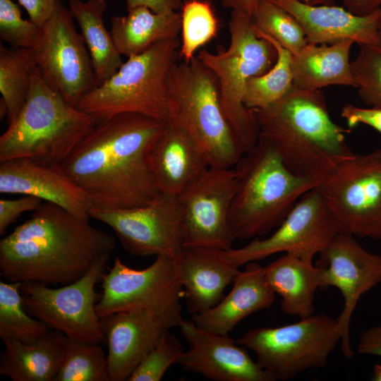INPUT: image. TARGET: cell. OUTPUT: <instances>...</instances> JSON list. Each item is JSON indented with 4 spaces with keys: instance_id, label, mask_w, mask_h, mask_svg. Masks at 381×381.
Instances as JSON below:
<instances>
[{
    "instance_id": "6da1fadb",
    "label": "cell",
    "mask_w": 381,
    "mask_h": 381,
    "mask_svg": "<svg viewBox=\"0 0 381 381\" xmlns=\"http://www.w3.org/2000/svg\"><path fill=\"white\" fill-rule=\"evenodd\" d=\"M166 123L135 113L97 121L59 165L95 209L145 206L160 193L149 157Z\"/></svg>"
},
{
    "instance_id": "7a4b0ae2",
    "label": "cell",
    "mask_w": 381,
    "mask_h": 381,
    "mask_svg": "<svg viewBox=\"0 0 381 381\" xmlns=\"http://www.w3.org/2000/svg\"><path fill=\"white\" fill-rule=\"evenodd\" d=\"M116 238L60 206L44 202L0 241V274L8 282L47 286L82 277Z\"/></svg>"
},
{
    "instance_id": "3957f363",
    "label": "cell",
    "mask_w": 381,
    "mask_h": 381,
    "mask_svg": "<svg viewBox=\"0 0 381 381\" xmlns=\"http://www.w3.org/2000/svg\"><path fill=\"white\" fill-rule=\"evenodd\" d=\"M250 111L259 135L272 144L296 176L320 183L356 155L346 143L351 129L332 120L320 90L293 87L268 107Z\"/></svg>"
},
{
    "instance_id": "277c9868",
    "label": "cell",
    "mask_w": 381,
    "mask_h": 381,
    "mask_svg": "<svg viewBox=\"0 0 381 381\" xmlns=\"http://www.w3.org/2000/svg\"><path fill=\"white\" fill-rule=\"evenodd\" d=\"M234 169L238 183L229 224L234 240L256 238L277 229L302 195L320 184L293 174L260 135Z\"/></svg>"
},
{
    "instance_id": "5b68a950",
    "label": "cell",
    "mask_w": 381,
    "mask_h": 381,
    "mask_svg": "<svg viewBox=\"0 0 381 381\" xmlns=\"http://www.w3.org/2000/svg\"><path fill=\"white\" fill-rule=\"evenodd\" d=\"M96 123L51 88L36 67L25 105L0 137V162L24 158L61 164Z\"/></svg>"
},
{
    "instance_id": "8992f818",
    "label": "cell",
    "mask_w": 381,
    "mask_h": 381,
    "mask_svg": "<svg viewBox=\"0 0 381 381\" xmlns=\"http://www.w3.org/2000/svg\"><path fill=\"white\" fill-rule=\"evenodd\" d=\"M167 93V121L190 135L210 167H234L246 150L224 114L214 73L198 56L176 61L169 73Z\"/></svg>"
},
{
    "instance_id": "52a82bcc",
    "label": "cell",
    "mask_w": 381,
    "mask_h": 381,
    "mask_svg": "<svg viewBox=\"0 0 381 381\" xmlns=\"http://www.w3.org/2000/svg\"><path fill=\"white\" fill-rule=\"evenodd\" d=\"M180 47L177 37L128 57L111 78L84 95L75 107L97 122L124 113L167 122V79Z\"/></svg>"
},
{
    "instance_id": "ba28073f",
    "label": "cell",
    "mask_w": 381,
    "mask_h": 381,
    "mask_svg": "<svg viewBox=\"0 0 381 381\" xmlns=\"http://www.w3.org/2000/svg\"><path fill=\"white\" fill-rule=\"evenodd\" d=\"M230 44L226 49L211 53L201 50L198 57L216 75L224 114L245 148H253L259 138V130L250 109L243 104L248 80L268 71L277 54L274 47L259 37L252 16L233 10L229 23Z\"/></svg>"
},
{
    "instance_id": "9c48e42d",
    "label": "cell",
    "mask_w": 381,
    "mask_h": 381,
    "mask_svg": "<svg viewBox=\"0 0 381 381\" xmlns=\"http://www.w3.org/2000/svg\"><path fill=\"white\" fill-rule=\"evenodd\" d=\"M340 340L337 320L320 314L284 326L251 329L236 341L252 350L256 363L276 380H286L325 367Z\"/></svg>"
},
{
    "instance_id": "30bf717a",
    "label": "cell",
    "mask_w": 381,
    "mask_h": 381,
    "mask_svg": "<svg viewBox=\"0 0 381 381\" xmlns=\"http://www.w3.org/2000/svg\"><path fill=\"white\" fill-rule=\"evenodd\" d=\"M102 293L96 311L102 318L111 314L141 308L155 313L171 328L183 320L181 298L182 284L175 260L159 255L147 267H129L119 258L102 280Z\"/></svg>"
},
{
    "instance_id": "8fae6325",
    "label": "cell",
    "mask_w": 381,
    "mask_h": 381,
    "mask_svg": "<svg viewBox=\"0 0 381 381\" xmlns=\"http://www.w3.org/2000/svg\"><path fill=\"white\" fill-rule=\"evenodd\" d=\"M317 189L340 233L381 239V149L344 162Z\"/></svg>"
},
{
    "instance_id": "7c38bea8",
    "label": "cell",
    "mask_w": 381,
    "mask_h": 381,
    "mask_svg": "<svg viewBox=\"0 0 381 381\" xmlns=\"http://www.w3.org/2000/svg\"><path fill=\"white\" fill-rule=\"evenodd\" d=\"M110 255H102L82 277L62 287L23 283L24 307L48 327L67 337L103 344L106 338L96 311L95 286L106 273Z\"/></svg>"
},
{
    "instance_id": "4fadbf2b",
    "label": "cell",
    "mask_w": 381,
    "mask_h": 381,
    "mask_svg": "<svg viewBox=\"0 0 381 381\" xmlns=\"http://www.w3.org/2000/svg\"><path fill=\"white\" fill-rule=\"evenodd\" d=\"M68 8L59 3L30 49L45 83L75 106L97 86L91 58Z\"/></svg>"
},
{
    "instance_id": "5bb4252c",
    "label": "cell",
    "mask_w": 381,
    "mask_h": 381,
    "mask_svg": "<svg viewBox=\"0 0 381 381\" xmlns=\"http://www.w3.org/2000/svg\"><path fill=\"white\" fill-rule=\"evenodd\" d=\"M339 233L337 224L316 187L302 195L270 236L256 237L241 248L214 250L221 259L238 268L278 253L313 259Z\"/></svg>"
},
{
    "instance_id": "9a60e30c",
    "label": "cell",
    "mask_w": 381,
    "mask_h": 381,
    "mask_svg": "<svg viewBox=\"0 0 381 381\" xmlns=\"http://www.w3.org/2000/svg\"><path fill=\"white\" fill-rule=\"evenodd\" d=\"M237 183L234 169L209 167L176 195L183 248H232L229 215Z\"/></svg>"
},
{
    "instance_id": "2e32d148",
    "label": "cell",
    "mask_w": 381,
    "mask_h": 381,
    "mask_svg": "<svg viewBox=\"0 0 381 381\" xmlns=\"http://www.w3.org/2000/svg\"><path fill=\"white\" fill-rule=\"evenodd\" d=\"M90 218L109 226L131 255L175 259L183 249L177 196L160 192L149 204L124 210L92 208Z\"/></svg>"
},
{
    "instance_id": "e0dca14e",
    "label": "cell",
    "mask_w": 381,
    "mask_h": 381,
    "mask_svg": "<svg viewBox=\"0 0 381 381\" xmlns=\"http://www.w3.org/2000/svg\"><path fill=\"white\" fill-rule=\"evenodd\" d=\"M316 265L320 273V289L336 287L342 295L343 309L336 320L342 354L351 359V317L360 298L381 282V255L366 250L354 236L339 233L319 253Z\"/></svg>"
},
{
    "instance_id": "ac0fdd59",
    "label": "cell",
    "mask_w": 381,
    "mask_h": 381,
    "mask_svg": "<svg viewBox=\"0 0 381 381\" xmlns=\"http://www.w3.org/2000/svg\"><path fill=\"white\" fill-rule=\"evenodd\" d=\"M179 327L188 345L177 363L183 370L214 381L276 380L229 335L203 331L192 320H183Z\"/></svg>"
},
{
    "instance_id": "d6986e66",
    "label": "cell",
    "mask_w": 381,
    "mask_h": 381,
    "mask_svg": "<svg viewBox=\"0 0 381 381\" xmlns=\"http://www.w3.org/2000/svg\"><path fill=\"white\" fill-rule=\"evenodd\" d=\"M100 320L108 347L110 381L127 380L171 329L159 315L141 308L116 313Z\"/></svg>"
},
{
    "instance_id": "ffe728a7",
    "label": "cell",
    "mask_w": 381,
    "mask_h": 381,
    "mask_svg": "<svg viewBox=\"0 0 381 381\" xmlns=\"http://www.w3.org/2000/svg\"><path fill=\"white\" fill-rule=\"evenodd\" d=\"M0 193L35 196L87 221L93 208L88 195L59 164L45 165L24 158L0 162Z\"/></svg>"
},
{
    "instance_id": "44dd1931",
    "label": "cell",
    "mask_w": 381,
    "mask_h": 381,
    "mask_svg": "<svg viewBox=\"0 0 381 381\" xmlns=\"http://www.w3.org/2000/svg\"><path fill=\"white\" fill-rule=\"evenodd\" d=\"M293 16L302 28L308 43L332 44L352 40L379 46L381 8L367 16H357L344 6L309 5L298 0H270Z\"/></svg>"
},
{
    "instance_id": "7402d4cb",
    "label": "cell",
    "mask_w": 381,
    "mask_h": 381,
    "mask_svg": "<svg viewBox=\"0 0 381 381\" xmlns=\"http://www.w3.org/2000/svg\"><path fill=\"white\" fill-rule=\"evenodd\" d=\"M274 300L275 294L266 282L264 267L250 262L237 272L228 295L209 310L193 314L191 320L203 331L229 335L243 318L270 308Z\"/></svg>"
},
{
    "instance_id": "603a6c76",
    "label": "cell",
    "mask_w": 381,
    "mask_h": 381,
    "mask_svg": "<svg viewBox=\"0 0 381 381\" xmlns=\"http://www.w3.org/2000/svg\"><path fill=\"white\" fill-rule=\"evenodd\" d=\"M149 157L159 190L174 195L210 167L190 135L169 121L152 146Z\"/></svg>"
},
{
    "instance_id": "cb8c5ba5",
    "label": "cell",
    "mask_w": 381,
    "mask_h": 381,
    "mask_svg": "<svg viewBox=\"0 0 381 381\" xmlns=\"http://www.w3.org/2000/svg\"><path fill=\"white\" fill-rule=\"evenodd\" d=\"M174 260L185 288L188 311L193 315L217 305L239 271L221 259L214 250L183 248Z\"/></svg>"
},
{
    "instance_id": "d4e9b609",
    "label": "cell",
    "mask_w": 381,
    "mask_h": 381,
    "mask_svg": "<svg viewBox=\"0 0 381 381\" xmlns=\"http://www.w3.org/2000/svg\"><path fill=\"white\" fill-rule=\"evenodd\" d=\"M264 273L269 286L281 297L280 308L284 313L299 318L313 315L320 273L313 258L284 253L264 267Z\"/></svg>"
},
{
    "instance_id": "484cf974",
    "label": "cell",
    "mask_w": 381,
    "mask_h": 381,
    "mask_svg": "<svg viewBox=\"0 0 381 381\" xmlns=\"http://www.w3.org/2000/svg\"><path fill=\"white\" fill-rule=\"evenodd\" d=\"M352 40L332 44L307 43L292 54L293 86L306 90H315L332 85L356 87L351 71L349 54Z\"/></svg>"
},
{
    "instance_id": "4316f807",
    "label": "cell",
    "mask_w": 381,
    "mask_h": 381,
    "mask_svg": "<svg viewBox=\"0 0 381 381\" xmlns=\"http://www.w3.org/2000/svg\"><path fill=\"white\" fill-rule=\"evenodd\" d=\"M65 337L53 329L32 343L2 340L5 348L0 356V375L13 381H54Z\"/></svg>"
},
{
    "instance_id": "83f0119b",
    "label": "cell",
    "mask_w": 381,
    "mask_h": 381,
    "mask_svg": "<svg viewBox=\"0 0 381 381\" xmlns=\"http://www.w3.org/2000/svg\"><path fill=\"white\" fill-rule=\"evenodd\" d=\"M110 32L121 55L139 54L156 42L178 37L181 28V13H157L140 6L124 16L111 18Z\"/></svg>"
},
{
    "instance_id": "f1b7e54d",
    "label": "cell",
    "mask_w": 381,
    "mask_h": 381,
    "mask_svg": "<svg viewBox=\"0 0 381 381\" xmlns=\"http://www.w3.org/2000/svg\"><path fill=\"white\" fill-rule=\"evenodd\" d=\"M68 8L80 29L98 86L111 78L123 63L104 23L106 0H68Z\"/></svg>"
},
{
    "instance_id": "f546056e",
    "label": "cell",
    "mask_w": 381,
    "mask_h": 381,
    "mask_svg": "<svg viewBox=\"0 0 381 381\" xmlns=\"http://www.w3.org/2000/svg\"><path fill=\"white\" fill-rule=\"evenodd\" d=\"M36 67L30 49L0 44L1 102L6 108L8 124L17 117L27 101Z\"/></svg>"
},
{
    "instance_id": "4dcf8cb0",
    "label": "cell",
    "mask_w": 381,
    "mask_h": 381,
    "mask_svg": "<svg viewBox=\"0 0 381 381\" xmlns=\"http://www.w3.org/2000/svg\"><path fill=\"white\" fill-rule=\"evenodd\" d=\"M255 32L259 37L265 39L274 47L277 57L268 71L248 80L243 104L248 109L265 108L284 97L294 87L292 54L270 35L256 29Z\"/></svg>"
},
{
    "instance_id": "1f68e13d",
    "label": "cell",
    "mask_w": 381,
    "mask_h": 381,
    "mask_svg": "<svg viewBox=\"0 0 381 381\" xmlns=\"http://www.w3.org/2000/svg\"><path fill=\"white\" fill-rule=\"evenodd\" d=\"M101 344L66 337L54 381H110L107 356Z\"/></svg>"
},
{
    "instance_id": "d6a6232c",
    "label": "cell",
    "mask_w": 381,
    "mask_h": 381,
    "mask_svg": "<svg viewBox=\"0 0 381 381\" xmlns=\"http://www.w3.org/2000/svg\"><path fill=\"white\" fill-rule=\"evenodd\" d=\"M22 282H0V337L32 343L49 330L47 325L25 313L20 292Z\"/></svg>"
},
{
    "instance_id": "836d02e7",
    "label": "cell",
    "mask_w": 381,
    "mask_h": 381,
    "mask_svg": "<svg viewBox=\"0 0 381 381\" xmlns=\"http://www.w3.org/2000/svg\"><path fill=\"white\" fill-rule=\"evenodd\" d=\"M181 42L179 55L185 61L195 57V52L216 37L219 22L207 0H187L181 8Z\"/></svg>"
},
{
    "instance_id": "e575fe53",
    "label": "cell",
    "mask_w": 381,
    "mask_h": 381,
    "mask_svg": "<svg viewBox=\"0 0 381 381\" xmlns=\"http://www.w3.org/2000/svg\"><path fill=\"white\" fill-rule=\"evenodd\" d=\"M252 20L257 30L272 37L292 54L308 43L296 18L270 0L260 2L252 16Z\"/></svg>"
},
{
    "instance_id": "d590c367",
    "label": "cell",
    "mask_w": 381,
    "mask_h": 381,
    "mask_svg": "<svg viewBox=\"0 0 381 381\" xmlns=\"http://www.w3.org/2000/svg\"><path fill=\"white\" fill-rule=\"evenodd\" d=\"M359 46L357 56L350 64L358 94L365 104L381 107V47Z\"/></svg>"
},
{
    "instance_id": "8d00e7d4",
    "label": "cell",
    "mask_w": 381,
    "mask_h": 381,
    "mask_svg": "<svg viewBox=\"0 0 381 381\" xmlns=\"http://www.w3.org/2000/svg\"><path fill=\"white\" fill-rule=\"evenodd\" d=\"M185 350L176 336L167 332L158 345L147 353L128 381H159L169 367L177 363Z\"/></svg>"
},
{
    "instance_id": "74e56055",
    "label": "cell",
    "mask_w": 381,
    "mask_h": 381,
    "mask_svg": "<svg viewBox=\"0 0 381 381\" xmlns=\"http://www.w3.org/2000/svg\"><path fill=\"white\" fill-rule=\"evenodd\" d=\"M40 32L39 26L22 18L12 0H0V37L3 41L13 48L31 49Z\"/></svg>"
},
{
    "instance_id": "f35d334b",
    "label": "cell",
    "mask_w": 381,
    "mask_h": 381,
    "mask_svg": "<svg viewBox=\"0 0 381 381\" xmlns=\"http://www.w3.org/2000/svg\"><path fill=\"white\" fill-rule=\"evenodd\" d=\"M42 200L31 195H23L16 200H0V234L3 235L9 225L23 212L35 211L42 204Z\"/></svg>"
},
{
    "instance_id": "ab89813d",
    "label": "cell",
    "mask_w": 381,
    "mask_h": 381,
    "mask_svg": "<svg viewBox=\"0 0 381 381\" xmlns=\"http://www.w3.org/2000/svg\"><path fill=\"white\" fill-rule=\"evenodd\" d=\"M341 116L346 120L349 129L363 123L381 133V107L363 108L346 104L341 109Z\"/></svg>"
},
{
    "instance_id": "60d3db41",
    "label": "cell",
    "mask_w": 381,
    "mask_h": 381,
    "mask_svg": "<svg viewBox=\"0 0 381 381\" xmlns=\"http://www.w3.org/2000/svg\"><path fill=\"white\" fill-rule=\"evenodd\" d=\"M26 10L29 19L41 28L54 12L59 0H18Z\"/></svg>"
},
{
    "instance_id": "b9f144b4",
    "label": "cell",
    "mask_w": 381,
    "mask_h": 381,
    "mask_svg": "<svg viewBox=\"0 0 381 381\" xmlns=\"http://www.w3.org/2000/svg\"><path fill=\"white\" fill-rule=\"evenodd\" d=\"M357 351L360 354L381 357V324L361 333Z\"/></svg>"
},
{
    "instance_id": "7bdbcfd3",
    "label": "cell",
    "mask_w": 381,
    "mask_h": 381,
    "mask_svg": "<svg viewBox=\"0 0 381 381\" xmlns=\"http://www.w3.org/2000/svg\"><path fill=\"white\" fill-rule=\"evenodd\" d=\"M127 11L144 6L154 13H166L181 9L183 3L181 0H125Z\"/></svg>"
},
{
    "instance_id": "ee69618b",
    "label": "cell",
    "mask_w": 381,
    "mask_h": 381,
    "mask_svg": "<svg viewBox=\"0 0 381 381\" xmlns=\"http://www.w3.org/2000/svg\"><path fill=\"white\" fill-rule=\"evenodd\" d=\"M343 6L357 16H367L381 8V0H340Z\"/></svg>"
},
{
    "instance_id": "f6af8a7d",
    "label": "cell",
    "mask_w": 381,
    "mask_h": 381,
    "mask_svg": "<svg viewBox=\"0 0 381 381\" xmlns=\"http://www.w3.org/2000/svg\"><path fill=\"white\" fill-rule=\"evenodd\" d=\"M263 0H221L223 6L239 11L252 16Z\"/></svg>"
},
{
    "instance_id": "bcb514c9",
    "label": "cell",
    "mask_w": 381,
    "mask_h": 381,
    "mask_svg": "<svg viewBox=\"0 0 381 381\" xmlns=\"http://www.w3.org/2000/svg\"><path fill=\"white\" fill-rule=\"evenodd\" d=\"M309 5H332L336 0H298Z\"/></svg>"
},
{
    "instance_id": "7dc6e473",
    "label": "cell",
    "mask_w": 381,
    "mask_h": 381,
    "mask_svg": "<svg viewBox=\"0 0 381 381\" xmlns=\"http://www.w3.org/2000/svg\"><path fill=\"white\" fill-rule=\"evenodd\" d=\"M373 380L381 381V365L376 364L373 367Z\"/></svg>"
},
{
    "instance_id": "c3c4849f",
    "label": "cell",
    "mask_w": 381,
    "mask_h": 381,
    "mask_svg": "<svg viewBox=\"0 0 381 381\" xmlns=\"http://www.w3.org/2000/svg\"><path fill=\"white\" fill-rule=\"evenodd\" d=\"M378 37H379V46L381 47V17H380L379 28H378Z\"/></svg>"
},
{
    "instance_id": "681fc988",
    "label": "cell",
    "mask_w": 381,
    "mask_h": 381,
    "mask_svg": "<svg viewBox=\"0 0 381 381\" xmlns=\"http://www.w3.org/2000/svg\"><path fill=\"white\" fill-rule=\"evenodd\" d=\"M60 1H61V0H59Z\"/></svg>"
}]
</instances>
